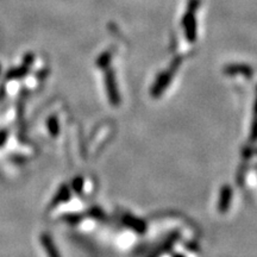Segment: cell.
<instances>
[{"instance_id":"6da1fadb","label":"cell","mask_w":257,"mask_h":257,"mask_svg":"<svg viewBox=\"0 0 257 257\" xmlns=\"http://www.w3.org/2000/svg\"><path fill=\"white\" fill-rule=\"evenodd\" d=\"M200 6V0H188L187 10L182 17V26L186 37L190 42H194L197 38V17L196 13Z\"/></svg>"},{"instance_id":"277c9868","label":"cell","mask_w":257,"mask_h":257,"mask_svg":"<svg viewBox=\"0 0 257 257\" xmlns=\"http://www.w3.org/2000/svg\"><path fill=\"white\" fill-rule=\"evenodd\" d=\"M6 138H7V132H6V130H1V131H0V147H1L2 144L5 143V141H6Z\"/></svg>"},{"instance_id":"7a4b0ae2","label":"cell","mask_w":257,"mask_h":257,"mask_svg":"<svg viewBox=\"0 0 257 257\" xmlns=\"http://www.w3.org/2000/svg\"><path fill=\"white\" fill-rule=\"evenodd\" d=\"M34 61V56L31 54L30 55H26L25 56V60H24V64L19 68H14V69H11L10 72H7L6 74V79L7 80H14V79H20L23 76H25L28 74L29 69H30V66Z\"/></svg>"},{"instance_id":"3957f363","label":"cell","mask_w":257,"mask_h":257,"mask_svg":"<svg viewBox=\"0 0 257 257\" xmlns=\"http://www.w3.org/2000/svg\"><path fill=\"white\" fill-rule=\"evenodd\" d=\"M42 243H43L44 248H46L47 253L49 254L50 257H58L57 253H56V250H55V247H54V245H52L51 239H50L48 236H43V237H42Z\"/></svg>"},{"instance_id":"5b68a950","label":"cell","mask_w":257,"mask_h":257,"mask_svg":"<svg viewBox=\"0 0 257 257\" xmlns=\"http://www.w3.org/2000/svg\"><path fill=\"white\" fill-rule=\"evenodd\" d=\"M0 72H1V67H0Z\"/></svg>"}]
</instances>
